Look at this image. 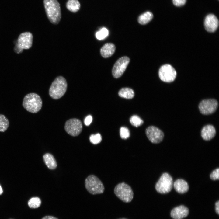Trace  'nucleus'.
Here are the masks:
<instances>
[{"label": "nucleus", "instance_id": "obj_1", "mask_svg": "<svg viewBox=\"0 0 219 219\" xmlns=\"http://www.w3.org/2000/svg\"><path fill=\"white\" fill-rule=\"evenodd\" d=\"M46 15L50 22L57 24L61 18L60 4L57 0H43Z\"/></svg>", "mask_w": 219, "mask_h": 219}, {"label": "nucleus", "instance_id": "obj_2", "mask_svg": "<svg viewBox=\"0 0 219 219\" xmlns=\"http://www.w3.org/2000/svg\"><path fill=\"white\" fill-rule=\"evenodd\" d=\"M42 102L40 96L37 94L31 93L26 95L24 97L22 106L27 111L35 113L41 109Z\"/></svg>", "mask_w": 219, "mask_h": 219}, {"label": "nucleus", "instance_id": "obj_3", "mask_svg": "<svg viewBox=\"0 0 219 219\" xmlns=\"http://www.w3.org/2000/svg\"><path fill=\"white\" fill-rule=\"evenodd\" d=\"M67 88V83L65 78L62 76H58L51 85L49 90V95L54 99H58L64 94Z\"/></svg>", "mask_w": 219, "mask_h": 219}, {"label": "nucleus", "instance_id": "obj_4", "mask_svg": "<svg viewBox=\"0 0 219 219\" xmlns=\"http://www.w3.org/2000/svg\"><path fill=\"white\" fill-rule=\"evenodd\" d=\"M85 186L87 191L92 195L102 193L105 188L102 181L96 176L89 175L85 179Z\"/></svg>", "mask_w": 219, "mask_h": 219}, {"label": "nucleus", "instance_id": "obj_5", "mask_svg": "<svg viewBox=\"0 0 219 219\" xmlns=\"http://www.w3.org/2000/svg\"><path fill=\"white\" fill-rule=\"evenodd\" d=\"M114 193L117 197L125 203L131 202L133 198L134 193L131 188L124 182L117 185L114 188Z\"/></svg>", "mask_w": 219, "mask_h": 219}, {"label": "nucleus", "instance_id": "obj_6", "mask_svg": "<svg viewBox=\"0 0 219 219\" xmlns=\"http://www.w3.org/2000/svg\"><path fill=\"white\" fill-rule=\"evenodd\" d=\"M173 186L172 176L167 173L162 174L155 185L157 191L161 194H166L170 192Z\"/></svg>", "mask_w": 219, "mask_h": 219}, {"label": "nucleus", "instance_id": "obj_7", "mask_svg": "<svg viewBox=\"0 0 219 219\" xmlns=\"http://www.w3.org/2000/svg\"><path fill=\"white\" fill-rule=\"evenodd\" d=\"M33 36L30 32H26L20 34L14 47V51L17 54L21 53L23 49H28L31 47L33 42Z\"/></svg>", "mask_w": 219, "mask_h": 219}, {"label": "nucleus", "instance_id": "obj_8", "mask_svg": "<svg viewBox=\"0 0 219 219\" xmlns=\"http://www.w3.org/2000/svg\"><path fill=\"white\" fill-rule=\"evenodd\" d=\"M218 106L217 100L214 99H208L202 100L198 108L200 113L203 115H209L215 112Z\"/></svg>", "mask_w": 219, "mask_h": 219}, {"label": "nucleus", "instance_id": "obj_9", "mask_svg": "<svg viewBox=\"0 0 219 219\" xmlns=\"http://www.w3.org/2000/svg\"><path fill=\"white\" fill-rule=\"evenodd\" d=\"M158 75L160 79L165 82H171L173 81L176 76L175 69L169 64H165L160 68Z\"/></svg>", "mask_w": 219, "mask_h": 219}, {"label": "nucleus", "instance_id": "obj_10", "mask_svg": "<svg viewBox=\"0 0 219 219\" xmlns=\"http://www.w3.org/2000/svg\"><path fill=\"white\" fill-rule=\"evenodd\" d=\"M64 129L68 134L72 136H78L82 132V125L79 119L73 118L66 122Z\"/></svg>", "mask_w": 219, "mask_h": 219}, {"label": "nucleus", "instance_id": "obj_11", "mask_svg": "<svg viewBox=\"0 0 219 219\" xmlns=\"http://www.w3.org/2000/svg\"><path fill=\"white\" fill-rule=\"evenodd\" d=\"M130 61V58L127 56H123L119 58L115 63L112 69V74L113 77L118 78L120 77L126 70Z\"/></svg>", "mask_w": 219, "mask_h": 219}, {"label": "nucleus", "instance_id": "obj_12", "mask_svg": "<svg viewBox=\"0 0 219 219\" xmlns=\"http://www.w3.org/2000/svg\"><path fill=\"white\" fill-rule=\"evenodd\" d=\"M145 133L149 140L154 144H158L162 141L164 136L162 130L154 126L148 127L146 130Z\"/></svg>", "mask_w": 219, "mask_h": 219}, {"label": "nucleus", "instance_id": "obj_13", "mask_svg": "<svg viewBox=\"0 0 219 219\" xmlns=\"http://www.w3.org/2000/svg\"><path fill=\"white\" fill-rule=\"evenodd\" d=\"M219 21L217 17L214 14H210L206 17L204 25L206 30L208 32H214L217 28Z\"/></svg>", "mask_w": 219, "mask_h": 219}, {"label": "nucleus", "instance_id": "obj_14", "mask_svg": "<svg viewBox=\"0 0 219 219\" xmlns=\"http://www.w3.org/2000/svg\"><path fill=\"white\" fill-rule=\"evenodd\" d=\"M189 213L188 208L180 205L173 208L171 211V216L174 219H182L187 217Z\"/></svg>", "mask_w": 219, "mask_h": 219}, {"label": "nucleus", "instance_id": "obj_15", "mask_svg": "<svg viewBox=\"0 0 219 219\" xmlns=\"http://www.w3.org/2000/svg\"><path fill=\"white\" fill-rule=\"evenodd\" d=\"M216 130L212 125L208 124L204 126L201 131V136L204 140L209 141L214 138L216 134Z\"/></svg>", "mask_w": 219, "mask_h": 219}, {"label": "nucleus", "instance_id": "obj_16", "mask_svg": "<svg viewBox=\"0 0 219 219\" xmlns=\"http://www.w3.org/2000/svg\"><path fill=\"white\" fill-rule=\"evenodd\" d=\"M116 50L115 45L112 43H107L105 44L101 48L100 53L102 57L108 58L112 55Z\"/></svg>", "mask_w": 219, "mask_h": 219}, {"label": "nucleus", "instance_id": "obj_17", "mask_svg": "<svg viewBox=\"0 0 219 219\" xmlns=\"http://www.w3.org/2000/svg\"><path fill=\"white\" fill-rule=\"evenodd\" d=\"M173 185L176 191L180 193H184L187 192L189 189V186L187 182L182 179L176 180Z\"/></svg>", "mask_w": 219, "mask_h": 219}, {"label": "nucleus", "instance_id": "obj_18", "mask_svg": "<svg viewBox=\"0 0 219 219\" xmlns=\"http://www.w3.org/2000/svg\"><path fill=\"white\" fill-rule=\"evenodd\" d=\"M43 158L45 163L49 169L53 170L56 168L57 162L52 154L49 153H46L43 155Z\"/></svg>", "mask_w": 219, "mask_h": 219}, {"label": "nucleus", "instance_id": "obj_19", "mask_svg": "<svg viewBox=\"0 0 219 219\" xmlns=\"http://www.w3.org/2000/svg\"><path fill=\"white\" fill-rule=\"evenodd\" d=\"M118 95L120 97L127 99H131L134 96V92L133 90L130 88H123L119 90Z\"/></svg>", "mask_w": 219, "mask_h": 219}, {"label": "nucleus", "instance_id": "obj_20", "mask_svg": "<svg viewBox=\"0 0 219 219\" xmlns=\"http://www.w3.org/2000/svg\"><path fill=\"white\" fill-rule=\"evenodd\" d=\"M67 9L72 12H76L80 9V4L78 0H68L67 2Z\"/></svg>", "mask_w": 219, "mask_h": 219}, {"label": "nucleus", "instance_id": "obj_21", "mask_svg": "<svg viewBox=\"0 0 219 219\" xmlns=\"http://www.w3.org/2000/svg\"><path fill=\"white\" fill-rule=\"evenodd\" d=\"M152 13L149 11L141 14L138 18V23L141 25H145L150 21L153 18Z\"/></svg>", "mask_w": 219, "mask_h": 219}, {"label": "nucleus", "instance_id": "obj_22", "mask_svg": "<svg viewBox=\"0 0 219 219\" xmlns=\"http://www.w3.org/2000/svg\"><path fill=\"white\" fill-rule=\"evenodd\" d=\"M9 126V122L8 119L4 115L0 114V132H5Z\"/></svg>", "mask_w": 219, "mask_h": 219}, {"label": "nucleus", "instance_id": "obj_23", "mask_svg": "<svg viewBox=\"0 0 219 219\" xmlns=\"http://www.w3.org/2000/svg\"><path fill=\"white\" fill-rule=\"evenodd\" d=\"M41 204L40 199L38 197H33L28 201V204L31 208H36L40 206Z\"/></svg>", "mask_w": 219, "mask_h": 219}, {"label": "nucleus", "instance_id": "obj_24", "mask_svg": "<svg viewBox=\"0 0 219 219\" xmlns=\"http://www.w3.org/2000/svg\"><path fill=\"white\" fill-rule=\"evenodd\" d=\"M130 121L132 125L136 127L141 126L143 123V120L137 115H134L131 116L130 119Z\"/></svg>", "mask_w": 219, "mask_h": 219}, {"label": "nucleus", "instance_id": "obj_25", "mask_svg": "<svg viewBox=\"0 0 219 219\" xmlns=\"http://www.w3.org/2000/svg\"><path fill=\"white\" fill-rule=\"evenodd\" d=\"M108 33V30L106 28L103 27L96 33V36L98 40H102L106 37Z\"/></svg>", "mask_w": 219, "mask_h": 219}, {"label": "nucleus", "instance_id": "obj_26", "mask_svg": "<svg viewBox=\"0 0 219 219\" xmlns=\"http://www.w3.org/2000/svg\"><path fill=\"white\" fill-rule=\"evenodd\" d=\"M89 139L91 143L94 144H96L101 142L102 137L100 134L97 133L95 134L91 135L90 136Z\"/></svg>", "mask_w": 219, "mask_h": 219}, {"label": "nucleus", "instance_id": "obj_27", "mask_svg": "<svg viewBox=\"0 0 219 219\" xmlns=\"http://www.w3.org/2000/svg\"><path fill=\"white\" fill-rule=\"evenodd\" d=\"M120 134L121 138L127 139L129 138L130 136L129 130L126 127H121L120 129Z\"/></svg>", "mask_w": 219, "mask_h": 219}, {"label": "nucleus", "instance_id": "obj_28", "mask_svg": "<svg viewBox=\"0 0 219 219\" xmlns=\"http://www.w3.org/2000/svg\"><path fill=\"white\" fill-rule=\"evenodd\" d=\"M210 179L213 180H218L219 179V168L213 170L210 175Z\"/></svg>", "mask_w": 219, "mask_h": 219}, {"label": "nucleus", "instance_id": "obj_29", "mask_svg": "<svg viewBox=\"0 0 219 219\" xmlns=\"http://www.w3.org/2000/svg\"><path fill=\"white\" fill-rule=\"evenodd\" d=\"M186 0H172L174 5L177 6H181L184 5Z\"/></svg>", "mask_w": 219, "mask_h": 219}, {"label": "nucleus", "instance_id": "obj_30", "mask_svg": "<svg viewBox=\"0 0 219 219\" xmlns=\"http://www.w3.org/2000/svg\"><path fill=\"white\" fill-rule=\"evenodd\" d=\"M92 120V118L91 116L89 115L87 116L84 120L85 124L87 126H89L91 123Z\"/></svg>", "mask_w": 219, "mask_h": 219}, {"label": "nucleus", "instance_id": "obj_31", "mask_svg": "<svg viewBox=\"0 0 219 219\" xmlns=\"http://www.w3.org/2000/svg\"><path fill=\"white\" fill-rule=\"evenodd\" d=\"M215 209L216 213L219 214V201L216 202L215 204Z\"/></svg>", "mask_w": 219, "mask_h": 219}, {"label": "nucleus", "instance_id": "obj_32", "mask_svg": "<svg viewBox=\"0 0 219 219\" xmlns=\"http://www.w3.org/2000/svg\"><path fill=\"white\" fill-rule=\"evenodd\" d=\"M42 219H58L57 218L51 216H46L43 217Z\"/></svg>", "mask_w": 219, "mask_h": 219}, {"label": "nucleus", "instance_id": "obj_33", "mask_svg": "<svg viewBox=\"0 0 219 219\" xmlns=\"http://www.w3.org/2000/svg\"><path fill=\"white\" fill-rule=\"evenodd\" d=\"M3 193V190L2 188V187L1 186V185H0V195H1Z\"/></svg>", "mask_w": 219, "mask_h": 219}, {"label": "nucleus", "instance_id": "obj_34", "mask_svg": "<svg viewBox=\"0 0 219 219\" xmlns=\"http://www.w3.org/2000/svg\"><path fill=\"white\" fill-rule=\"evenodd\" d=\"M125 219V218H122V219Z\"/></svg>", "mask_w": 219, "mask_h": 219}]
</instances>
